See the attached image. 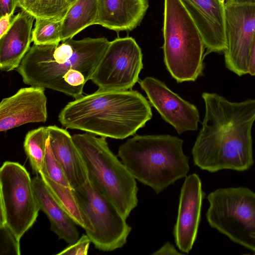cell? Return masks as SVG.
<instances>
[{
  "mask_svg": "<svg viewBox=\"0 0 255 255\" xmlns=\"http://www.w3.org/2000/svg\"><path fill=\"white\" fill-rule=\"evenodd\" d=\"M147 0H97L96 24L116 31L138 26L148 7Z\"/></svg>",
  "mask_w": 255,
  "mask_h": 255,
  "instance_id": "cell-18",
  "label": "cell"
},
{
  "mask_svg": "<svg viewBox=\"0 0 255 255\" xmlns=\"http://www.w3.org/2000/svg\"><path fill=\"white\" fill-rule=\"evenodd\" d=\"M152 116L149 103L138 91L99 88L68 103L58 121L66 128L123 139L144 127Z\"/></svg>",
  "mask_w": 255,
  "mask_h": 255,
  "instance_id": "cell-3",
  "label": "cell"
},
{
  "mask_svg": "<svg viewBox=\"0 0 255 255\" xmlns=\"http://www.w3.org/2000/svg\"><path fill=\"white\" fill-rule=\"evenodd\" d=\"M47 128L53 153L71 188L75 190L80 187L88 180V175L72 136L67 130L56 126H49Z\"/></svg>",
  "mask_w": 255,
  "mask_h": 255,
  "instance_id": "cell-17",
  "label": "cell"
},
{
  "mask_svg": "<svg viewBox=\"0 0 255 255\" xmlns=\"http://www.w3.org/2000/svg\"><path fill=\"white\" fill-rule=\"evenodd\" d=\"M225 2L235 3H255V0H224Z\"/></svg>",
  "mask_w": 255,
  "mask_h": 255,
  "instance_id": "cell-32",
  "label": "cell"
},
{
  "mask_svg": "<svg viewBox=\"0 0 255 255\" xmlns=\"http://www.w3.org/2000/svg\"><path fill=\"white\" fill-rule=\"evenodd\" d=\"M183 140L169 134L136 135L119 148L118 155L133 177L156 194L189 171Z\"/></svg>",
  "mask_w": 255,
  "mask_h": 255,
  "instance_id": "cell-4",
  "label": "cell"
},
{
  "mask_svg": "<svg viewBox=\"0 0 255 255\" xmlns=\"http://www.w3.org/2000/svg\"><path fill=\"white\" fill-rule=\"evenodd\" d=\"M139 83L152 106L178 134L198 129L200 116L194 105L183 99L155 78L147 77Z\"/></svg>",
  "mask_w": 255,
  "mask_h": 255,
  "instance_id": "cell-12",
  "label": "cell"
},
{
  "mask_svg": "<svg viewBox=\"0 0 255 255\" xmlns=\"http://www.w3.org/2000/svg\"><path fill=\"white\" fill-rule=\"evenodd\" d=\"M0 224L20 240L36 221L40 209L29 173L18 162L7 161L0 167Z\"/></svg>",
  "mask_w": 255,
  "mask_h": 255,
  "instance_id": "cell-8",
  "label": "cell"
},
{
  "mask_svg": "<svg viewBox=\"0 0 255 255\" xmlns=\"http://www.w3.org/2000/svg\"><path fill=\"white\" fill-rule=\"evenodd\" d=\"M45 88L30 86L19 89L0 104V131L30 123H45L47 119Z\"/></svg>",
  "mask_w": 255,
  "mask_h": 255,
  "instance_id": "cell-13",
  "label": "cell"
},
{
  "mask_svg": "<svg viewBox=\"0 0 255 255\" xmlns=\"http://www.w3.org/2000/svg\"><path fill=\"white\" fill-rule=\"evenodd\" d=\"M204 195L199 176L196 173L187 176L181 189L173 230L176 245L184 254L190 252L196 239Z\"/></svg>",
  "mask_w": 255,
  "mask_h": 255,
  "instance_id": "cell-14",
  "label": "cell"
},
{
  "mask_svg": "<svg viewBox=\"0 0 255 255\" xmlns=\"http://www.w3.org/2000/svg\"><path fill=\"white\" fill-rule=\"evenodd\" d=\"M15 15L6 14L0 16V37H1L11 26Z\"/></svg>",
  "mask_w": 255,
  "mask_h": 255,
  "instance_id": "cell-30",
  "label": "cell"
},
{
  "mask_svg": "<svg viewBox=\"0 0 255 255\" xmlns=\"http://www.w3.org/2000/svg\"><path fill=\"white\" fill-rule=\"evenodd\" d=\"M88 178L127 219L138 204L135 179L109 147L106 137L86 132L72 136Z\"/></svg>",
  "mask_w": 255,
  "mask_h": 255,
  "instance_id": "cell-5",
  "label": "cell"
},
{
  "mask_svg": "<svg viewBox=\"0 0 255 255\" xmlns=\"http://www.w3.org/2000/svg\"><path fill=\"white\" fill-rule=\"evenodd\" d=\"M74 191L93 226L86 235L95 248L111 252L124 246L131 228L114 204L90 179Z\"/></svg>",
  "mask_w": 255,
  "mask_h": 255,
  "instance_id": "cell-9",
  "label": "cell"
},
{
  "mask_svg": "<svg viewBox=\"0 0 255 255\" xmlns=\"http://www.w3.org/2000/svg\"><path fill=\"white\" fill-rule=\"evenodd\" d=\"M142 68L141 50L134 39L118 38L110 41L91 80L101 89L131 90Z\"/></svg>",
  "mask_w": 255,
  "mask_h": 255,
  "instance_id": "cell-10",
  "label": "cell"
},
{
  "mask_svg": "<svg viewBox=\"0 0 255 255\" xmlns=\"http://www.w3.org/2000/svg\"><path fill=\"white\" fill-rule=\"evenodd\" d=\"M207 199L210 226L255 253V193L245 187L219 188Z\"/></svg>",
  "mask_w": 255,
  "mask_h": 255,
  "instance_id": "cell-7",
  "label": "cell"
},
{
  "mask_svg": "<svg viewBox=\"0 0 255 255\" xmlns=\"http://www.w3.org/2000/svg\"><path fill=\"white\" fill-rule=\"evenodd\" d=\"M184 253L179 252L175 248L174 246L170 243H166L163 245L158 250L152 254L154 255H184Z\"/></svg>",
  "mask_w": 255,
  "mask_h": 255,
  "instance_id": "cell-29",
  "label": "cell"
},
{
  "mask_svg": "<svg viewBox=\"0 0 255 255\" xmlns=\"http://www.w3.org/2000/svg\"><path fill=\"white\" fill-rule=\"evenodd\" d=\"M226 68L239 76L248 74L255 34V3H225Z\"/></svg>",
  "mask_w": 255,
  "mask_h": 255,
  "instance_id": "cell-11",
  "label": "cell"
},
{
  "mask_svg": "<svg viewBox=\"0 0 255 255\" xmlns=\"http://www.w3.org/2000/svg\"><path fill=\"white\" fill-rule=\"evenodd\" d=\"M40 174L44 175L58 184L71 188L61 166L53 153L49 137L47 140L46 153Z\"/></svg>",
  "mask_w": 255,
  "mask_h": 255,
  "instance_id": "cell-25",
  "label": "cell"
},
{
  "mask_svg": "<svg viewBox=\"0 0 255 255\" xmlns=\"http://www.w3.org/2000/svg\"><path fill=\"white\" fill-rule=\"evenodd\" d=\"M97 14V0H77L62 18L61 41L73 38L87 27L96 24Z\"/></svg>",
  "mask_w": 255,
  "mask_h": 255,
  "instance_id": "cell-20",
  "label": "cell"
},
{
  "mask_svg": "<svg viewBox=\"0 0 255 255\" xmlns=\"http://www.w3.org/2000/svg\"><path fill=\"white\" fill-rule=\"evenodd\" d=\"M196 24L207 51L224 52L226 49L224 0H180Z\"/></svg>",
  "mask_w": 255,
  "mask_h": 255,
  "instance_id": "cell-15",
  "label": "cell"
},
{
  "mask_svg": "<svg viewBox=\"0 0 255 255\" xmlns=\"http://www.w3.org/2000/svg\"><path fill=\"white\" fill-rule=\"evenodd\" d=\"M91 242L87 235H83L75 243L57 254L58 255H86Z\"/></svg>",
  "mask_w": 255,
  "mask_h": 255,
  "instance_id": "cell-27",
  "label": "cell"
},
{
  "mask_svg": "<svg viewBox=\"0 0 255 255\" xmlns=\"http://www.w3.org/2000/svg\"><path fill=\"white\" fill-rule=\"evenodd\" d=\"M17 6L36 19L63 18L69 4L66 0H17Z\"/></svg>",
  "mask_w": 255,
  "mask_h": 255,
  "instance_id": "cell-23",
  "label": "cell"
},
{
  "mask_svg": "<svg viewBox=\"0 0 255 255\" xmlns=\"http://www.w3.org/2000/svg\"><path fill=\"white\" fill-rule=\"evenodd\" d=\"M66 0L68 2L69 5L70 6L72 3H73L77 0Z\"/></svg>",
  "mask_w": 255,
  "mask_h": 255,
  "instance_id": "cell-33",
  "label": "cell"
},
{
  "mask_svg": "<svg viewBox=\"0 0 255 255\" xmlns=\"http://www.w3.org/2000/svg\"><path fill=\"white\" fill-rule=\"evenodd\" d=\"M54 198L77 225L83 228L86 234L92 232L93 227L84 212L72 188L58 184L43 174H40Z\"/></svg>",
  "mask_w": 255,
  "mask_h": 255,
  "instance_id": "cell-21",
  "label": "cell"
},
{
  "mask_svg": "<svg viewBox=\"0 0 255 255\" xmlns=\"http://www.w3.org/2000/svg\"><path fill=\"white\" fill-rule=\"evenodd\" d=\"M202 97L205 114L192 149L194 164L210 172L248 170L254 163L252 129L255 99L233 102L208 92Z\"/></svg>",
  "mask_w": 255,
  "mask_h": 255,
  "instance_id": "cell-1",
  "label": "cell"
},
{
  "mask_svg": "<svg viewBox=\"0 0 255 255\" xmlns=\"http://www.w3.org/2000/svg\"><path fill=\"white\" fill-rule=\"evenodd\" d=\"M63 18L36 19L32 29V41L39 45L59 44Z\"/></svg>",
  "mask_w": 255,
  "mask_h": 255,
  "instance_id": "cell-24",
  "label": "cell"
},
{
  "mask_svg": "<svg viewBox=\"0 0 255 255\" xmlns=\"http://www.w3.org/2000/svg\"><path fill=\"white\" fill-rule=\"evenodd\" d=\"M17 5V0H0V16L6 14L13 15Z\"/></svg>",
  "mask_w": 255,
  "mask_h": 255,
  "instance_id": "cell-28",
  "label": "cell"
},
{
  "mask_svg": "<svg viewBox=\"0 0 255 255\" xmlns=\"http://www.w3.org/2000/svg\"><path fill=\"white\" fill-rule=\"evenodd\" d=\"M32 180L40 210L49 219L51 230L59 239L69 244L75 243L79 239L75 223L54 198L40 174Z\"/></svg>",
  "mask_w": 255,
  "mask_h": 255,
  "instance_id": "cell-19",
  "label": "cell"
},
{
  "mask_svg": "<svg viewBox=\"0 0 255 255\" xmlns=\"http://www.w3.org/2000/svg\"><path fill=\"white\" fill-rule=\"evenodd\" d=\"M61 43L34 44L15 70L25 84L48 88L75 99L82 97L110 41L105 37L73 38Z\"/></svg>",
  "mask_w": 255,
  "mask_h": 255,
  "instance_id": "cell-2",
  "label": "cell"
},
{
  "mask_svg": "<svg viewBox=\"0 0 255 255\" xmlns=\"http://www.w3.org/2000/svg\"><path fill=\"white\" fill-rule=\"evenodd\" d=\"M163 35L164 62L171 76L182 83L202 76L204 43L180 0H164Z\"/></svg>",
  "mask_w": 255,
  "mask_h": 255,
  "instance_id": "cell-6",
  "label": "cell"
},
{
  "mask_svg": "<svg viewBox=\"0 0 255 255\" xmlns=\"http://www.w3.org/2000/svg\"><path fill=\"white\" fill-rule=\"evenodd\" d=\"M248 74L252 76H255V34L250 52Z\"/></svg>",
  "mask_w": 255,
  "mask_h": 255,
  "instance_id": "cell-31",
  "label": "cell"
},
{
  "mask_svg": "<svg viewBox=\"0 0 255 255\" xmlns=\"http://www.w3.org/2000/svg\"><path fill=\"white\" fill-rule=\"evenodd\" d=\"M48 137L47 127H41L30 130L25 135L24 149L33 172L36 174H39L41 170Z\"/></svg>",
  "mask_w": 255,
  "mask_h": 255,
  "instance_id": "cell-22",
  "label": "cell"
},
{
  "mask_svg": "<svg viewBox=\"0 0 255 255\" xmlns=\"http://www.w3.org/2000/svg\"><path fill=\"white\" fill-rule=\"evenodd\" d=\"M20 240L6 226L0 224V255H20Z\"/></svg>",
  "mask_w": 255,
  "mask_h": 255,
  "instance_id": "cell-26",
  "label": "cell"
},
{
  "mask_svg": "<svg viewBox=\"0 0 255 255\" xmlns=\"http://www.w3.org/2000/svg\"><path fill=\"white\" fill-rule=\"evenodd\" d=\"M34 17L21 10L14 16L7 31L0 37V69L16 70L26 55L32 41Z\"/></svg>",
  "mask_w": 255,
  "mask_h": 255,
  "instance_id": "cell-16",
  "label": "cell"
}]
</instances>
